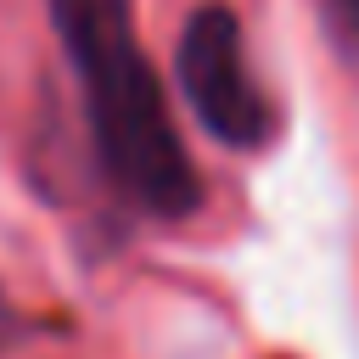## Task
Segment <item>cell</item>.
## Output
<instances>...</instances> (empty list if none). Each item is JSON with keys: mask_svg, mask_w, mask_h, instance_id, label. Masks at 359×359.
Returning a JSON list of instances; mask_svg holds the SVG:
<instances>
[{"mask_svg": "<svg viewBox=\"0 0 359 359\" xmlns=\"http://www.w3.org/2000/svg\"><path fill=\"white\" fill-rule=\"evenodd\" d=\"M56 39L79 73L84 118L107 180L157 219H185L202 202V180L174 129L157 67L140 50L129 0H45Z\"/></svg>", "mask_w": 359, "mask_h": 359, "instance_id": "cell-1", "label": "cell"}, {"mask_svg": "<svg viewBox=\"0 0 359 359\" xmlns=\"http://www.w3.org/2000/svg\"><path fill=\"white\" fill-rule=\"evenodd\" d=\"M6 331H11V309H6V297H0V342H6Z\"/></svg>", "mask_w": 359, "mask_h": 359, "instance_id": "cell-4", "label": "cell"}, {"mask_svg": "<svg viewBox=\"0 0 359 359\" xmlns=\"http://www.w3.org/2000/svg\"><path fill=\"white\" fill-rule=\"evenodd\" d=\"M337 11H342V22H348V34H359V0H337Z\"/></svg>", "mask_w": 359, "mask_h": 359, "instance_id": "cell-3", "label": "cell"}, {"mask_svg": "<svg viewBox=\"0 0 359 359\" xmlns=\"http://www.w3.org/2000/svg\"><path fill=\"white\" fill-rule=\"evenodd\" d=\"M174 67H180V90H185L191 112L202 118V129L219 146H230V151L269 146V135H275V101L264 95V84L247 67L241 22H236L230 6L208 0V6H196L185 17Z\"/></svg>", "mask_w": 359, "mask_h": 359, "instance_id": "cell-2", "label": "cell"}]
</instances>
